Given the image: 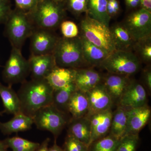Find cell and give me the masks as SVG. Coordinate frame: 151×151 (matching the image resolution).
<instances>
[{"label": "cell", "instance_id": "obj_34", "mask_svg": "<svg viewBox=\"0 0 151 151\" xmlns=\"http://www.w3.org/2000/svg\"><path fill=\"white\" fill-rule=\"evenodd\" d=\"M140 54L143 59L146 61L151 60V44L150 38L138 42Z\"/></svg>", "mask_w": 151, "mask_h": 151}, {"label": "cell", "instance_id": "obj_35", "mask_svg": "<svg viewBox=\"0 0 151 151\" xmlns=\"http://www.w3.org/2000/svg\"><path fill=\"white\" fill-rule=\"evenodd\" d=\"M12 11L9 0H0V24L6 23Z\"/></svg>", "mask_w": 151, "mask_h": 151}, {"label": "cell", "instance_id": "obj_41", "mask_svg": "<svg viewBox=\"0 0 151 151\" xmlns=\"http://www.w3.org/2000/svg\"><path fill=\"white\" fill-rule=\"evenodd\" d=\"M142 8L151 12V0H140Z\"/></svg>", "mask_w": 151, "mask_h": 151}, {"label": "cell", "instance_id": "obj_32", "mask_svg": "<svg viewBox=\"0 0 151 151\" xmlns=\"http://www.w3.org/2000/svg\"><path fill=\"white\" fill-rule=\"evenodd\" d=\"M65 151H87L88 147L84 143L68 134L64 144Z\"/></svg>", "mask_w": 151, "mask_h": 151}, {"label": "cell", "instance_id": "obj_3", "mask_svg": "<svg viewBox=\"0 0 151 151\" xmlns=\"http://www.w3.org/2000/svg\"><path fill=\"white\" fill-rule=\"evenodd\" d=\"M52 54L58 67L78 69L85 62L80 37L59 39Z\"/></svg>", "mask_w": 151, "mask_h": 151}, {"label": "cell", "instance_id": "obj_25", "mask_svg": "<svg viewBox=\"0 0 151 151\" xmlns=\"http://www.w3.org/2000/svg\"><path fill=\"white\" fill-rule=\"evenodd\" d=\"M127 123V109L119 106L113 113L109 134L120 139L125 135Z\"/></svg>", "mask_w": 151, "mask_h": 151}, {"label": "cell", "instance_id": "obj_14", "mask_svg": "<svg viewBox=\"0 0 151 151\" xmlns=\"http://www.w3.org/2000/svg\"><path fill=\"white\" fill-rule=\"evenodd\" d=\"M32 79H45L56 66L53 54H32L28 60Z\"/></svg>", "mask_w": 151, "mask_h": 151}, {"label": "cell", "instance_id": "obj_39", "mask_svg": "<svg viewBox=\"0 0 151 151\" xmlns=\"http://www.w3.org/2000/svg\"><path fill=\"white\" fill-rule=\"evenodd\" d=\"M50 141V139L49 138H46L44 140L41 144L38 147L35 151H48L49 143Z\"/></svg>", "mask_w": 151, "mask_h": 151}, {"label": "cell", "instance_id": "obj_40", "mask_svg": "<svg viewBox=\"0 0 151 151\" xmlns=\"http://www.w3.org/2000/svg\"><path fill=\"white\" fill-rule=\"evenodd\" d=\"M146 84L150 91L151 90V72L150 70L146 71L144 76Z\"/></svg>", "mask_w": 151, "mask_h": 151}, {"label": "cell", "instance_id": "obj_4", "mask_svg": "<svg viewBox=\"0 0 151 151\" xmlns=\"http://www.w3.org/2000/svg\"><path fill=\"white\" fill-rule=\"evenodd\" d=\"M5 24L6 36L12 46L19 49L35 29L27 14L16 8L12 10Z\"/></svg>", "mask_w": 151, "mask_h": 151}, {"label": "cell", "instance_id": "obj_30", "mask_svg": "<svg viewBox=\"0 0 151 151\" xmlns=\"http://www.w3.org/2000/svg\"><path fill=\"white\" fill-rule=\"evenodd\" d=\"M139 141V134H129L119 140L116 151H136Z\"/></svg>", "mask_w": 151, "mask_h": 151}, {"label": "cell", "instance_id": "obj_17", "mask_svg": "<svg viewBox=\"0 0 151 151\" xmlns=\"http://www.w3.org/2000/svg\"><path fill=\"white\" fill-rule=\"evenodd\" d=\"M33 124L32 117L20 113L14 115L8 122H0V131L4 135H9L30 129Z\"/></svg>", "mask_w": 151, "mask_h": 151}, {"label": "cell", "instance_id": "obj_23", "mask_svg": "<svg viewBox=\"0 0 151 151\" xmlns=\"http://www.w3.org/2000/svg\"><path fill=\"white\" fill-rule=\"evenodd\" d=\"M82 53L85 62L93 65H100L110 53L91 43L81 36Z\"/></svg>", "mask_w": 151, "mask_h": 151}, {"label": "cell", "instance_id": "obj_1", "mask_svg": "<svg viewBox=\"0 0 151 151\" xmlns=\"http://www.w3.org/2000/svg\"><path fill=\"white\" fill-rule=\"evenodd\" d=\"M53 90L46 79H32L22 83L17 93L22 113L32 118L39 110L52 104Z\"/></svg>", "mask_w": 151, "mask_h": 151}, {"label": "cell", "instance_id": "obj_13", "mask_svg": "<svg viewBox=\"0 0 151 151\" xmlns=\"http://www.w3.org/2000/svg\"><path fill=\"white\" fill-rule=\"evenodd\" d=\"M113 115V111L110 109L95 113L89 117L91 124V138L89 146L94 141L109 134Z\"/></svg>", "mask_w": 151, "mask_h": 151}, {"label": "cell", "instance_id": "obj_37", "mask_svg": "<svg viewBox=\"0 0 151 151\" xmlns=\"http://www.w3.org/2000/svg\"><path fill=\"white\" fill-rule=\"evenodd\" d=\"M107 9L108 15L111 19L116 17L120 12V3L118 0H107Z\"/></svg>", "mask_w": 151, "mask_h": 151}, {"label": "cell", "instance_id": "obj_22", "mask_svg": "<svg viewBox=\"0 0 151 151\" xmlns=\"http://www.w3.org/2000/svg\"><path fill=\"white\" fill-rule=\"evenodd\" d=\"M0 97L2 101L4 110L3 113L16 115L22 113L20 103L17 93L12 86H6L0 83Z\"/></svg>", "mask_w": 151, "mask_h": 151}, {"label": "cell", "instance_id": "obj_11", "mask_svg": "<svg viewBox=\"0 0 151 151\" xmlns=\"http://www.w3.org/2000/svg\"><path fill=\"white\" fill-rule=\"evenodd\" d=\"M86 94L89 102V111L86 116L89 118L95 113L111 109L113 101L104 84H99Z\"/></svg>", "mask_w": 151, "mask_h": 151}, {"label": "cell", "instance_id": "obj_43", "mask_svg": "<svg viewBox=\"0 0 151 151\" xmlns=\"http://www.w3.org/2000/svg\"><path fill=\"white\" fill-rule=\"evenodd\" d=\"M8 149L4 140H0V151H8Z\"/></svg>", "mask_w": 151, "mask_h": 151}, {"label": "cell", "instance_id": "obj_27", "mask_svg": "<svg viewBox=\"0 0 151 151\" xmlns=\"http://www.w3.org/2000/svg\"><path fill=\"white\" fill-rule=\"evenodd\" d=\"M76 89L74 83L53 90L52 104L60 111L65 113L71 95Z\"/></svg>", "mask_w": 151, "mask_h": 151}, {"label": "cell", "instance_id": "obj_9", "mask_svg": "<svg viewBox=\"0 0 151 151\" xmlns=\"http://www.w3.org/2000/svg\"><path fill=\"white\" fill-rule=\"evenodd\" d=\"M123 26L135 42L150 38L151 12L141 8L130 14Z\"/></svg>", "mask_w": 151, "mask_h": 151}, {"label": "cell", "instance_id": "obj_10", "mask_svg": "<svg viewBox=\"0 0 151 151\" xmlns=\"http://www.w3.org/2000/svg\"><path fill=\"white\" fill-rule=\"evenodd\" d=\"M30 37L32 54L34 55L52 54L59 39L50 30L39 28Z\"/></svg>", "mask_w": 151, "mask_h": 151}, {"label": "cell", "instance_id": "obj_26", "mask_svg": "<svg viewBox=\"0 0 151 151\" xmlns=\"http://www.w3.org/2000/svg\"><path fill=\"white\" fill-rule=\"evenodd\" d=\"M117 50H128L135 42L123 25L115 24L110 28Z\"/></svg>", "mask_w": 151, "mask_h": 151}, {"label": "cell", "instance_id": "obj_2", "mask_svg": "<svg viewBox=\"0 0 151 151\" xmlns=\"http://www.w3.org/2000/svg\"><path fill=\"white\" fill-rule=\"evenodd\" d=\"M65 9L64 1L39 0L34 9L27 14L33 24L37 28L50 30L62 22Z\"/></svg>", "mask_w": 151, "mask_h": 151}, {"label": "cell", "instance_id": "obj_33", "mask_svg": "<svg viewBox=\"0 0 151 151\" xmlns=\"http://www.w3.org/2000/svg\"><path fill=\"white\" fill-rule=\"evenodd\" d=\"M60 30L63 37L73 38L78 37L79 30L75 23L70 21H64L60 24Z\"/></svg>", "mask_w": 151, "mask_h": 151}, {"label": "cell", "instance_id": "obj_5", "mask_svg": "<svg viewBox=\"0 0 151 151\" xmlns=\"http://www.w3.org/2000/svg\"><path fill=\"white\" fill-rule=\"evenodd\" d=\"M81 36L109 53L116 50L110 27L86 15L81 23Z\"/></svg>", "mask_w": 151, "mask_h": 151}, {"label": "cell", "instance_id": "obj_12", "mask_svg": "<svg viewBox=\"0 0 151 151\" xmlns=\"http://www.w3.org/2000/svg\"><path fill=\"white\" fill-rule=\"evenodd\" d=\"M147 94L145 89L136 81H130L119 100V106L127 110L139 108L147 105Z\"/></svg>", "mask_w": 151, "mask_h": 151}, {"label": "cell", "instance_id": "obj_44", "mask_svg": "<svg viewBox=\"0 0 151 151\" xmlns=\"http://www.w3.org/2000/svg\"><path fill=\"white\" fill-rule=\"evenodd\" d=\"M55 1H56L62 2L64 1L65 0H55Z\"/></svg>", "mask_w": 151, "mask_h": 151}, {"label": "cell", "instance_id": "obj_36", "mask_svg": "<svg viewBox=\"0 0 151 151\" xmlns=\"http://www.w3.org/2000/svg\"><path fill=\"white\" fill-rule=\"evenodd\" d=\"M16 8L26 14L29 13L35 7L39 0H14Z\"/></svg>", "mask_w": 151, "mask_h": 151}, {"label": "cell", "instance_id": "obj_15", "mask_svg": "<svg viewBox=\"0 0 151 151\" xmlns=\"http://www.w3.org/2000/svg\"><path fill=\"white\" fill-rule=\"evenodd\" d=\"M150 116V108L147 105L127 110V127L124 136L139 134L148 122Z\"/></svg>", "mask_w": 151, "mask_h": 151}, {"label": "cell", "instance_id": "obj_31", "mask_svg": "<svg viewBox=\"0 0 151 151\" xmlns=\"http://www.w3.org/2000/svg\"><path fill=\"white\" fill-rule=\"evenodd\" d=\"M65 8L75 15L87 12L88 0H65Z\"/></svg>", "mask_w": 151, "mask_h": 151}, {"label": "cell", "instance_id": "obj_45", "mask_svg": "<svg viewBox=\"0 0 151 151\" xmlns=\"http://www.w3.org/2000/svg\"><path fill=\"white\" fill-rule=\"evenodd\" d=\"M3 113V112H0V116H2Z\"/></svg>", "mask_w": 151, "mask_h": 151}, {"label": "cell", "instance_id": "obj_19", "mask_svg": "<svg viewBox=\"0 0 151 151\" xmlns=\"http://www.w3.org/2000/svg\"><path fill=\"white\" fill-rule=\"evenodd\" d=\"M76 69L56 66L45 79L54 90L74 83Z\"/></svg>", "mask_w": 151, "mask_h": 151}, {"label": "cell", "instance_id": "obj_38", "mask_svg": "<svg viewBox=\"0 0 151 151\" xmlns=\"http://www.w3.org/2000/svg\"><path fill=\"white\" fill-rule=\"evenodd\" d=\"M127 7L130 9L137 8L141 6L140 0H125Z\"/></svg>", "mask_w": 151, "mask_h": 151}, {"label": "cell", "instance_id": "obj_7", "mask_svg": "<svg viewBox=\"0 0 151 151\" xmlns=\"http://www.w3.org/2000/svg\"><path fill=\"white\" fill-rule=\"evenodd\" d=\"M65 113L51 104L41 108L32 117L38 129L50 132L55 139L67 124Z\"/></svg>", "mask_w": 151, "mask_h": 151}, {"label": "cell", "instance_id": "obj_21", "mask_svg": "<svg viewBox=\"0 0 151 151\" xmlns=\"http://www.w3.org/2000/svg\"><path fill=\"white\" fill-rule=\"evenodd\" d=\"M89 105L86 93L76 89L71 95L67 105V112L72 118L78 119L86 116Z\"/></svg>", "mask_w": 151, "mask_h": 151}, {"label": "cell", "instance_id": "obj_16", "mask_svg": "<svg viewBox=\"0 0 151 151\" xmlns=\"http://www.w3.org/2000/svg\"><path fill=\"white\" fill-rule=\"evenodd\" d=\"M74 83L76 89L86 93L100 83V73L90 68L76 69Z\"/></svg>", "mask_w": 151, "mask_h": 151}, {"label": "cell", "instance_id": "obj_20", "mask_svg": "<svg viewBox=\"0 0 151 151\" xmlns=\"http://www.w3.org/2000/svg\"><path fill=\"white\" fill-rule=\"evenodd\" d=\"M127 76L111 73L105 78L103 84L113 102L117 101L119 102L129 84L130 81Z\"/></svg>", "mask_w": 151, "mask_h": 151}, {"label": "cell", "instance_id": "obj_8", "mask_svg": "<svg viewBox=\"0 0 151 151\" xmlns=\"http://www.w3.org/2000/svg\"><path fill=\"white\" fill-rule=\"evenodd\" d=\"M30 73L28 61L24 57L19 49L12 47L10 55L2 72L4 81L12 86L23 83Z\"/></svg>", "mask_w": 151, "mask_h": 151}, {"label": "cell", "instance_id": "obj_29", "mask_svg": "<svg viewBox=\"0 0 151 151\" xmlns=\"http://www.w3.org/2000/svg\"><path fill=\"white\" fill-rule=\"evenodd\" d=\"M119 140L108 134L92 142L88 147L87 151H116Z\"/></svg>", "mask_w": 151, "mask_h": 151}, {"label": "cell", "instance_id": "obj_24", "mask_svg": "<svg viewBox=\"0 0 151 151\" xmlns=\"http://www.w3.org/2000/svg\"><path fill=\"white\" fill-rule=\"evenodd\" d=\"M107 0H88L86 14L109 27L111 19L107 12Z\"/></svg>", "mask_w": 151, "mask_h": 151}, {"label": "cell", "instance_id": "obj_18", "mask_svg": "<svg viewBox=\"0 0 151 151\" xmlns=\"http://www.w3.org/2000/svg\"><path fill=\"white\" fill-rule=\"evenodd\" d=\"M68 133L89 147L91 138V124L89 118L84 116L72 118L69 123Z\"/></svg>", "mask_w": 151, "mask_h": 151}, {"label": "cell", "instance_id": "obj_42", "mask_svg": "<svg viewBox=\"0 0 151 151\" xmlns=\"http://www.w3.org/2000/svg\"><path fill=\"white\" fill-rule=\"evenodd\" d=\"M48 151H65L63 149L58 145L56 142V139L53 145L49 148Z\"/></svg>", "mask_w": 151, "mask_h": 151}, {"label": "cell", "instance_id": "obj_6", "mask_svg": "<svg viewBox=\"0 0 151 151\" xmlns=\"http://www.w3.org/2000/svg\"><path fill=\"white\" fill-rule=\"evenodd\" d=\"M100 65L110 73L125 76L137 73L140 67L139 60L134 53L117 50L110 53Z\"/></svg>", "mask_w": 151, "mask_h": 151}, {"label": "cell", "instance_id": "obj_28", "mask_svg": "<svg viewBox=\"0 0 151 151\" xmlns=\"http://www.w3.org/2000/svg\"><path fill=\"white\" fill-rule=\"evenodd\" d=\"M4 141L12 151H35L40 145L18 136L7 138Z\"/></svg>", "mask_w": 151, "mask_h": 151}]
</instances>
